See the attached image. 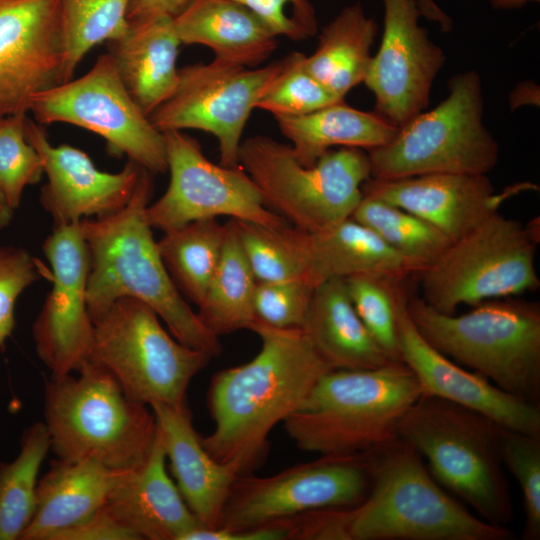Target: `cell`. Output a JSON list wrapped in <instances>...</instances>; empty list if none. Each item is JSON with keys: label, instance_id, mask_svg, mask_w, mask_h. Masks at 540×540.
Instances as JSON below:
<instances>
[{"label": "cell", "instance_id": "obj_1", "mask_svg": "<svg viewBox=\"0 0 540 540\" xmlns=\"http://www.w3.org/2000/svg\"><path fill=\"white\" fill-rule=\"evenodd\" d=\"M249 330L261 341L247 363L218 371L207 393L214 428L202 443L236 474L259 467L269 435L304 403L329 370L302 328H276L255 320Z\"/></svg>", "mask_w": 540, "mask_h": 540}, {"label": "cell", "instance_id": "obj_2", "mask_svg": "<svg viewBox=\"0 0 540 540\" xmlns=\"http://www.w3.org/2000/svg\"><path fill=\"white\" fill-rule=\"evenodd\" d=\"M153 193L151 173L141 170L131 199L118 212L80 221L89 253L87 307L94 322L118 299L148 305L182 344L212 358L219 337L193 311L170 277L152 234L146 209Z\"/></svg>", "mask_w": 540, "mask_h": 540}, {"label": "cell", "instance_id": "obj_3", "mask_svg": "<svg viewBox=\"0 0 540 540\" xmlns=\"http://www.w3.org/2000/svg\"><path fill=\"white\" fill-rule=\"evenodd\" d=\"M324 540H509L506 526L472 514L433 478L420 454L395 439L376 450L365 498L322 514Z\"/></svg>", "mask_w": 540, "mask_h": 540}, {"label": "cell", "instance_id": "obj_4", "mask_svg": "<svg viewBox=\"0 0 540 540\" xmlns=\"http://www.w3.org/2000/svg\"><path fill=\"white\" fill-rule=\"evenodd\" d=\"M421 395L416 376L402 361L372 369H332L283 425L303 451L368 452L397 439L399 420Z\"/></svg>", "mask_w": 540, "mask_h": 540}, {"label": "cell", "instance_id": "obj_5", "mask_svg": "<svg viewBox=\"0 0 540 540\" xmlns=\"http://www.w3.org/2000/svg\"><path fill=\"white\" fill-rule=\"evenodd\" d=\"M50 378L44 389V423L57 459H91L115 471L141 467L153 449L157 422L150 406L126 395L104 367L87 361Z\"/></svg>", "mask_w": 540, "mask_h": 540}, {"label": "cell", "instance_id": "obj_6", "mask_svg": "<svg viewBox=\"0 0 540 540\" xmlns=\"http://www.w3.org/2000/svg\"><path fill=\"white\" fill-rule=\"evenodd\" d=\"M444 314L421 297L407 298V313L421 336L461 366L502 390L540 405V305L506 297Z\"/></svg>", "mask_w": 540, "mask_h": 540}, {"label": "cell", "instance_id": "obj_7", "mask_svg": "<svg viewBox=\"0 0 540 540\" xmlns=\"http://www.w3.org/2000/svg\"><path fill=\"white\" fill-rule=\"evenodd\" d=\"M502 429L476 411L421 395L399 420L396 435L426 459L442 487L485 521L506 526L514 512L502 461Z\"/></svg>", "mask_w": 540, "mask_h": 540}, {"label": "cell", "instance_id": "obj_8", "mask_svg": "<svg viewBox=\"0 0 540 540\" xmlns=\"http://www.w3.org/2000/svg\"><path fill=\"white\" fill-rule=\"evenodd\" d=\"M238 163L265 205L307 232H319L350 218L362 199L363 183L371 177L363 149H331L314 165L305 166L290 145L266 136L242 141Z\"/></svg>", "mask_w": 540, "mask_h": 540}, {"label": "cell", "instance_id": "obj_9", "mask_svg": "<svg viewBox=\"0 0 540 540\" xmlns=\"http://www.w3.org/2000/svg\"><path fill=\"white\" fill-rule=\"evenodd\" d=\"M448 90L432 110L398 127L390 142L367 151L372 178L487 174L496 166L499 147L483 122L480 75L472 70L454 75Z\"/></svg>", "mask_w": 540, "mask_h": 540}, {"label": "cell", "instance_id": "obj_10", "mask_svg": "<svg viewBox=\"0 0 540 540\" xmlns=\"http://www.w3.org/2000/svg\"><path fill=\"white\" fill-rule=\"evenodd\" d=\"M537 223L491 213L420 271L421 298L441 313L455 314L463 304L537 290Z\"/></svg>", "mask_w": 540, "mask_h": 540}, {"label": "cell", "instance_id": "obj_11", "mask_svg": "<svg viewBox=\"0 0 540 540\" xmlns=\"http://www.w3.org/2000/svg\"><path fill=\"white\" fill-rule=\"evenodd\" d=\"M89 361L107 369L131 399L151 406L187 403L192 379L212 358L180 343L145 303L116 300L94 322Z\"/></svg>", "mask_w": 540, "mask_h": 540}, {"label": "cell", "instance_id": "obj_12", "mask_svg": "<svg viewBox=\"0 0 540 540\" xmlns=\"http://www.w3.org/2000/svg\"><path fill=\"white\" fill-rule=\"evenodd\" d=\"M29 112L40 125L68 123L101 136L109 155L151 174L168 170L164 135L128 93L109 52L83 76L36 94Z\"/></svg>", "mask_w": 540, "mask_h": 540}, {"label": "cell", "instance_id": "obj_13", "mask_svg": "<svg viewBox=\"0 0 540 540\" xmlns=\"http://www.w3.org/2000/svg\"><path fill=\"white\" fill-rule=\"evenodd\" d=\"M376 450L320 455L271 476L238 475L217 528L244 530L315 510L353 507L369 491Z\"/></svg>", "mask_w": 540, "mask_h": 540}, {"label": "cell", "instance_id": "obj_14", "mask_svg": "<svg viewBox=\"0 0 540 540\" xmlns=\"http://www.w3.org/2000/svg\"><path fill=\"white\" fill-rule=\"evenodd\" d=\"M291 55L262 68L214 58L179 69L174 94L149 118L160 131L198 129L215 136L220 164L236 167L241 137L256 103L286 69Z\"/></svg>", "mask_w": 540, "mask_h": 540}, {"label": "cell", "instance_id": "obj_15", "mask_svg": "<svg viewBox=\"0 0 540 540\" xmlns=\"http://www.w3.org/2000/svg\"><path fill=\"white\" fill-rule=\"evenodd\" d=\"M170 181L165 193L146 209L152 228L168 232L190 222L229 216L268 228L286 226L271 211L244 169L208 160L191 136L178 130L162 132Z\"/></svg>", "mask_w": 540, "mask_h": 540}, {"label": "cell", "instance_id": "obj_16", "mask_svg": "<svg viewBox=\"0 0 540 540\" xmlns=\"http://www.w3.org/2000/svg\"><path fill=\"white\" fill-rule=\"evenodd\" d=\"M42 250L51 266L52 287L32 335L50 378H61L89 361L94 334L86 299L89 253L80 221L53 226Z\"/></svg>", "mask_w": 540, "mask_h": 540}, {"label": "cell", "instance_id": "obj_17", "mask_svg": "<svg viewBox=\"0 0 540 540\" xmlns=\"http://www.w3.org/2000/svg\"><path fill=\"white\" fill-rule=\"evenodd\" d=\"M382 2L384 31L363 82L375 96L376 113L401 127L427 108L445 54L419 24L416 0Z\"/></svg>", "mask_w": 540, "mask_h": 540}, {"label": "cell", "instance_id": "obj_18", "mask_svg": "<svg viewBox=\"0 0 540 540\" xmlns=\"http://www.w3.org/2000/svg\"><path fill=\"white\" fill-rule=\"evenodd\" d=\"M60 0H0V119L60 84Z\"/></svg>", "mask_w": 540, "mask_h": 540}, {"label": "cell", "instance_id": "obj_19", "mask_svg": "<svg viewBox=\"0 0 540 540\" xmlns=\"http://www.w3.org/2000/svg\"><path fill=\"white\" fill-rule=\"evenodd\" d=\"M25 133L42 159L47 182L41 188L40 203L53 226L109 216L131 199L143 169L135 162L128 160L116 173L104 172L83 150L68 144L52 145L43 125L29 117Z\"/></svg>", "mask_w": 540, "mask_h": 540}, {"label": "cell", "instance_id": "obj_20", "mask_svg": "<svg viewBox=\"0 0 540 540\" xmlns=\"http://www.w3.org/2000/svg\"><path fill=\"white\" fill-rule=\"evenodd\" d=\"M406 302L398 317L400 360L416 376L422 395L464 406L509 430L540 434V405L502 390L436 350L412 323Z\"/></svg>", "mask_w": 540, "mask_h": 540}, {"label": "cell", "instance_id": "obj_21", "mask_svg": "<svg viewBox=\"0 0 540 540\" xmlns=\"http://www.w3.org/2000/svg\"><path fill=\"white\" fill-rule=\"evenodd\" d=\"M527 186L496 194L487 174L432 173L389 180L370 177L362 193L422 218L453 242Z\"/></svg>", "mask_w": 540, "mask_h": 540}, {"label": "cell", "instance_id": "obj_22", "mask_svg": "<svg viewBox=\"0 0 540 540\" xmlns=\"http://www.w3.org/2000/svg\"><path fill=\"white\" fill-rule=\"evenodd\" d=\"M269 230L315 287L332 278L375 274L406 279L421 271L417 264L351 217L319 232L287 225Z\"/></svg>", "mask_w": 540, "mask_h": 540}, {"label": "cell", "instance_id": "obj_23", "mask_svg": "<svg viewBox=\"0 0 540 540\" xmlns=\"http://www.w3.org/2000/svg\"><path fill=\"white\" fill-rule=\"evenodd\" d=\"M166 454L158 431L147 461L124 471L105 506L140 540H184L201 526L166 469Z\"/></svg>", "mask_w": 540, "mask_h": 540}, {"label": "cell", "instance_id": "obj_24", "mask_svg": "<svg viewBox=\"0 0 540 540\" xmlns=\"http://www.w3.org/2000/svg\"><path fill=\"white\" fill-rule=\"evenodd\" d=\"M173 480L186 505L204 528L219 526L230 489L238 476L206 450L187 403L150 406Z\"/></svg>", "mask_w": 540, "mask_h": 540}, {"label": "cell", "instance_id": "obj_25", "mask_svg": "<svg viewBox=\"0 0 540 540\" xmlns=\"http://www.w3.org/2000/svg\"><path fill=\"white\" fill-rule=\"evenodd\" d=\"M124 471L91 459H55L38 480L33 517L20 540H53L99 510Z\"/></svg>", "mask_w": 540, "mask_h": 540}, {"label": "cell", "instance_id": "obj_26", "mask_svg": "<svg viewBox=\"0 0 540 540\" xmlns=\"http://www.w3.org/2000/svg\"><path fill=\"white\" fill-rule=\"evenodd\" d=\"M181 44L203 45L215 58L255 67L277 47V36L235 0H189L173 17Z\"/></svg>", "mask_w": 540, "mask_h": 540}, {"label": "cell", "instance_id": "obj_27", "mask_svg": "<svg viewBox=\"0 0 540 540\" xmlns=\"http://www.w3.org/2000/svg\"><path fill=\"white\" fill-rule=\"evenodd\" d=\"M302 329L331 369H372L392 361L356 312L343 278L314 289Z\"/></svg>", "mask_w": 540, "mask_h": 540}, {"label": "cell", "instance_id": "obj_28", "mask_svg": "<svg viewBox=\"0 0 540 540\" xmlns=\"http://www.w3.org/2000/svg\"><path fill=\"white\" fill-rule=\"evenodd\" d=\"M109 44L125 88L149 116L174 94L179 82L176 61L181 41L173 17L131 26L124 38Z\"/></svg>", "mask_w": 540, "mask_h": 540}, {"label": "cell", "instance_id": "obj_29", "mask_svg": "<svg viewBox=\"0 0 540 540\" xmlns=\"http://www.w3.org/2000/svg\"><path fill=\"white\" fill-rule=\"evenodd\" d=\"M288 138L296 159L305 166L335 146L369 151L390 142L398 131L376 112H366L338 101L314 112L292 117H275Z\"/></svg>", "mask_w": 540, "mask_h": 540}, {"label": "cell", "instance_id": "obj_30", "mask_svg": "<svg viewBox=\"0 0 540 540\" xmlns=\"http://www.w3.org/2000/svg\"><path fill=\"white\" fill-rule=\"evenodd\" d=\"M378 26L362 5L346 6L322 28L318 46L304 65L308 72L337 97L364 81Z\"/></svg>", "mask_w": 540, "mask_h": 540}, {"label": "cell", "instance_id": "obj_31", "mask_svg": "<svg viewBox=\"0 0 540 540\" xmlns=\"http://www.w3.org/2000/svg\"><path fill=\"white\" fill-rule=\"evenodd\" d=\"M222 254L205 296L198 307L204 325L218 337L249 329L256 320L254 295L257 280L241 248L232 220Z\"/></svg>", "mask_w": 540, "mask_h": 540}, {"label": "cell", "instance_id": "obj_32", "mask_svg": "<svg viewBox=\"0 0 540 540\" xmlns=\"http://www.w3.org/2000/svg\"><path fill=\"white\" fill-rule=\"evenodd\" d=\"M227 224L216 218L190 222L165 232L157 241L164 265L180 293L196 306L216 271Z\"/></svg>", "mask_w": 540, "mask_h": 540}, {"label": "cell", "instance_id": "obj_33", "mask_svg": "<svg viewBox=\"0 0 540 540\" xmlns=\"http://www.w3.org/2000/svg\"><path fill=\"white\" fill-rule=\"evenodd\" d=\"M49 450L47 428L39 421L22 433L15 459L0 462V540H20L29 525L39 470Z\"/></svg>", "mask_w": 540, "mask_h": 540}, {"label": "cell", "instance_id": "obj_34", "mask_svg": "<svg viewBox=\"0 0 540 540\" xmlns=\"http://www.w3.org/2000/svg\"><path fill=\"white\" fill-rule=\"evenodd\" d=\"M132 0H60L62 66L60 84L72 79L83 57L96 45L124 38Z\"/></svg>", "mask_w": 540, "mask_h": 540}, {"label": "cell", "instance_id": "obj_35", "mask_svg": "<svg viewBox=\"0 0 540 540\" xmlns=\"http://www.w3.org/2000/svg\"><path fill=\"white\" fill-rule=\"evenodd\" d=\"M351 218L371 229L387 245L417 264L421 271L451 243L422 218L369 195L363 194Z\"/></svg>", "mask_w": 540, "mask_h": 540}, {"label": "cell", "instance_id": "obj_36", "mask_svg": "<svg viewBox=\"0 0 540 540\" xmlns=\"http://www.w3.org/2000/svg\"><path fill=\"white\" fill-rule=\"evenodd\" d=\"M404 279L360 274L345 278L348 293L364 325L392 361H401L398 317L407 294Z\"/></svg>", "mask_w": 540, "mask_h": 540}, {"label": "cell", "instance_id": "obj_37", "mask_svg": "<svg viewBox=\"0 0 540 540\" xmlns=\"http://www.w3.org/2000/svg\"><path fill=\"white\" fill-rule=\"evenodd\" d=\"M27 113L0 119V192L13 211L20 206L24 189L40 181L42 159L28 142Z\"/></svg>", "mask_w": 540, "mask_h": 540}, {"label": "cell", "instance_id": "obj_38", "mask_svg": "<svg viewBox=\"0 0 540 540\" xmlns=\"http://www.w3.org/2000/svg\"><path fill=\"white\" fill-rule=\"evenodd\" d=\"M290 55L288 66L258 100L255 109L270 112L274 117H292L344 100L308 72L304 54L293 52Z\"/></svg>", "mask_w": 540, "mask_h": 540}, {"label": "cell", "instance_id": "obj_39", "mask_svg": "<svg viewBox=\"0 0 540 540\" xmlns=\"http://www.w3.org/2000/svg\"><path fill=\"white\" fill-rule=\"evenodd\" d=\"M501 453L524 501L523 540L540 539V434L502 429Z\"/></svg>", "mask_w": 540, "mask_h": 540}, {"label": "cell", "instance_id": "obj_40", "mask_svg": "<svg viewBox=\"0 0 540 540\" xmlns=\"http://www.w3.org/2000/svg\"><path fill=\"white\" fill-rule=\"evenodd\" d=\"M231 220L257 282L307 281L298 264L271 236L268 227Z\"/></svg>", "mask_w": 540, "mask_h": 540}, {"label": "cell", "instance_id": "obj_41", "mask_svg": "<svg viewBox=\"0 0 540 540\" xmlns=\"http://www.w3.org/2000/svg\"><path fill=\"white\" fill-rule=\"evenodd\" d=\"M315 288L302 279L257 282L256 320L276 328H302Z\"/></svg>", "mask_w": 540, "mask_h": 540}, {"label": "cell", "instance_id": "obj_42", "mask_svg": "<svg viewBox=\"0 0 540 540\" xmlns=\"http://www.w3.org/2000/svg\"><path fill=\"white\" fill-rule=\"evenodd\" d=\"M39 262L24 248L0 245V351L15 328V305L41 275Z\"/></svg>", "mask_w": 540, "mask_h": 540}, {"label": "cell", "instance_id": "obj_43", "mask_svg": "<svg viewBox=\"0 0 540 540\" xmlns=\"http://www.w3.org/2000/svg\"><path fill=\"white\" fill-rule=\"evenodd\" d=\"M252 11L275 36L293 41L317 33L318 22L310 0H235Z\"/></svg>", "mask_w": 540, "mask_h": 540}, {"label": "cell", "instance_id": "obj_44", "mask_svg": "<svg viewBox=\"0 0 540 540\" xmlns=\"http://www.w3.org/2000/svg\"><path fill=\"white\" fill-rule=\"evenodd\" d=\"M53 540H140L123 526L105 504L84 521L58 533Z\"/></svg>", "mask_w": 540, "mask_h": 540}, {"label": "cell", "instance_id": "obj_45", "mask_svg": "<svg viewBox=\"0 0 540 540\" xmlns=\"http://www.w3.org/2000/svg\"><path fill=\"white\" fill-rule=\"evenodd\" d=\"M189 0H132L127 19L130 26H134L148 20L178 14Z\"/></svg>", "mask_w": 540, "mask_h": 540}, {"label": "cell", "instance_id": "obj_46", "mask_svg": "<svg viewBox=\"0 0 540 540\" xmlns=\"http://www.w3.org/2000/svg\"><path fill=\"white\" fill-rule=\"evenodd\" d=\"M416 2L423 17L437 23L444 32H449L452 29V18L434 0H416Z\"/></svg>", "mask_w": 540, "mask_h": 540}, {"label": "cell", "instance_id": "obj_47", "mask_svg": "<svg viewBox=\"0 0 540 540\" xmlns=\"http://www.w3.org/2000/svg\"><path fill=\"white\" fill-rule=\"evenodd\" d=\"M540 0H489L494 9H518L528 3H538Z\"/></svg>", "mask_w": 540, "mask_h": 540}, {"label": "cell", "instance_id": "obj_48", "mask_svg": "<svg viewBox=\"0 0 540 540\" xmlns=\"http://www.w3.org/2000/svg\"><path fill=\"white\" fill-rule=\"evenodd\" d=\"M14 211L8 207L0 192V228L6 227L12 220Z\"/></svg>", "mask_w": 540, "mask_h": 540}]
</instances>
